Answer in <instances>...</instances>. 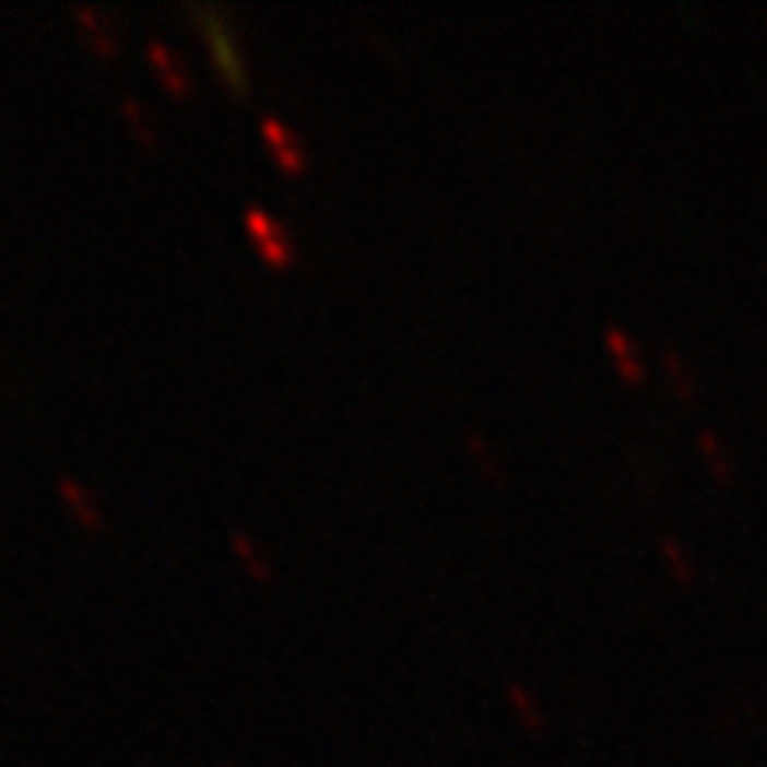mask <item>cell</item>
I'll list each match as a JSON object with an SVG mask.
<instances>
[{
  "instance_id": "6da1fadb",
  "label": "cell",
  "mask_w": 767,
  "mask_h": 767,
  "mask_svg": "<svg viewBox=\"0 0 767 767\" xmlns=\"http://www.w3.org/2000/svg\"><path fill=\"white\" fill-rule=\"evenodd\" d=\"M192 19L199 25V36H203L206 50L213 57V68L221 71V79L227 82V90L235 96H246L249 93V68L241 61V47L232 33V25L217 11V8H206V4H192Z\"/></svg>"
},
{
  "instance_id": "7a4b0ae2",
  "label": "cell",
  "mask_w": 767,
  "mask_h": 767,
  "mask_svg": "<svg viewBox=\"0 0 767 767\" xmlns=\"http://www.w3.org/2000/svg\"><path fill=\"white\" fill-rule=\"evenodd\" d=\"M246 232H249V241L256 246V252H260V260L267 267L288 270L295 263V246H292L288 227L270 217L267 210H260V206L246 210Z\"/></svg>"
},
{
  "instance_id": "3957f363",
  "label": "cell",
  "mask_w": 767,
  "mask_h": 767,
  "mask_svg": "<svg viewBox=\"0 0 767 767\" xmlns=\"http://www.w3.org/2000/svg\"><path fill=\"white\" fill-rule=\"evenodd\" d=\"M260 135H263L267 153L274 156V164L284 170V175H292V178L303 175L309 156H306V146L298 142V135L292 132L288 125H284L281 118H274V114H267V118L260 121Z\"/></svg>"
},
{
  "instance_id": "277c9868",
  "label": "cell",
  "mask_w": 767,
  "mask_h": 767,
  "mask_svg": "<svg viewBox=\"0 0 767 767\" xmlns=\"http://www.w3.org/2000/svg\"><path fill=\"white\" fill-rule=\"evenodd\" d=\"M146 54H150V68L156 71V79H161L164 90L178 99L189 96V71H185L181 57L175 50H167L164 43H150Z\"/></svg>"
},
{
  "instance_id": "5b68a950",
  "label": "cell",
  "mask_w": 767,
  "mask_h": 767,
  "mask_svg": "<svg viewBox=\"0 0 767 767\" xmlns=\"http://www.w3.org/2000/svg\"><path fill=\"white\" fill-rule=\"evenodd\" d=\"M75 19H79V25H82L85 43H90L99 61H114V57H118V39H114V33H110V28H107L104 22H99V11L79 4V8H75Z\"/></svg>"
},
{
  "instance_id": "8992f818",
  "label": "cell",
  "mask_w": 767,
  "mask_h": 767,
  "mask_svg": "<svg viewBox=\"0 0 767 767\" xmlns=\"http://www.w3.org/2000/svg\"><path fill=\"white\" fill-rule=\"evenodd\" d=\"M604 345L607 352L615 355V366L625 380H639L644 377V363H639V352H636V341L622 331V327H607L604 331Z\"/></svg>"
},
{
  "instance_id": "52a82bcc",
  "label": "cell",
  "mask_w": 767,
  "mask_h": 767,
  "mask_svg": "<svg viewBox=\"0 0 767 767\" xmlns=\"http://www.w3.org/2000/svg\"><path fill=\"white\" fill-rule=\"evenodd\" d=\"M57 491H61V497L68 502V508L75 511V519H79L82 526H90V530H99V526H104V516H99L93 494L85 491L82 483H75V480L64 476L61 483H57Z\"/></svg>"
},
{
  "instance_id": "ba28073f",
  "label": "cell",
  "mask_w": 767,
  "mask_h": 767,
  "mask_svg": "<svg viewBox=\"0 0 767 767\" xmlns=\"http://www.w3.org/2000/svg\"><path fill=\"white\" fill-rule=\"evenodd\" d=\"M508 700L516 704V710H519V718H522L526 729H530V732H540V729H544V715H540L536 704H533V696L526 693V689L519 686V682H511V686H508Z\"/></svg>"
},
{
  "instance_id": "9c48e42d",
  "label": "cell",
  "mask_w": 767,
  "mask_h": 767,
  "mask_svg": "<svg viewBox=\"0 0 767 767\" xmlns=\"http://www.w3.org/2000/svg\"><path fill=\"white\" fill-rule=\"evenodd\" d=\"M700 448H704V455H707L710 469H715V476H718V480H729L732 462H729V455H724L721 440H718L715 430H710V426H704V430H700Z\"/></svg>"
},
{
  "instance_id": "30bf717a",
  "label": "cell",
  "mask_w": 767,
  "mask_h": 767,
  "mask_svg": "<svg viewBox=\"0 0 767 767\" xmlns=\"http://www.w3.org/2000/svg\"><path fill=\"white\" fill-rule=\"evenodd\" d=\"M664 369H668V377H672L675 391H678L682 398H689V394H693V377H689L686 359H682V355H678L675 349H668V352H664Z\"/></svg>"
},
{
  "instance_id": "8fae6325",
  "label": "cell",
  "mask_w": 767,
  "mask_h": 767,
  "mask_svg": "<svg viewBox=\"0 0 767 767\" xmlns=\"http://www.w3.org/2000/svg\"><path fill=\"white\" fill-rule=\"evenodd\" d=\"M661 551H664V558L672 562V568H675L678 576H693V558H689V551L682 547V540L661 536Z\"/></svg>"
},
{
  "instance_id": "7c38bea8",
  "label": "cell",
  "mask_w": 767,
  "mask_h": 767,
  "mask_svg": "<svg viewBox=\"0 0 767 767\" xmlns=\"http://www.w3.org/2000/svg\"><path fill=\"white\" fill-rule=\"evenodd\" d=\"M235 551H238V558L249 565V573L252 576H260V579H267V562H263V554H260V547L252 551V540L249 536H241V533H235Z\"/></svg>"
},
{
  "instance_id": "4fadbf2b",
  "label": "cell",
  "mask_w": 767,
  "mask_h": 767,
  "mask_svg": "<svg viewBox=\"0 0 767 767\" xmlns=\"http://www.w3.org/2000/svg\"><path fill=\"white\" fill-rule=\"evenodd\" d=\"M121 110H125V118L135 125L139 139L146 142V146H153L156 135H153V128H150V121H146V110H142V107L135 104V99H121Z\"/></svg>"
},
{
  "instance_id": "5bb4252c",
  "label": "cell",
  "mask_w": 767,
  "mask_h": 767,
  "mask_svg": "<svg viewBox=\"0 0 767 767\" xmlns=\"http://www.w3.org/2000/svg\"><path fill=\"white\" fill-rule=\"evenodd\" d=\"M224 767H227V764H224Z\"/></svg>"
}]
</instances>
